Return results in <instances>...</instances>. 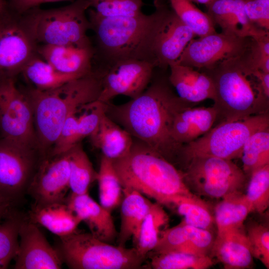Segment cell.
<instances>
[{"instance_id": "4", "label": "cell", "mask_w": 269, "mask_h": 269, "mask_svg": "<svg viewBox=\"0 0 269 269\" xmlns=\"http://www.w3.org/2000/svg\"><path fill=\"white\" fill-rule=\"evenodd\" d=\"M22 90L32 106L38 150L44 156L50 153L67 118L83 105L98 99L101 77L93 70L54 89Z\"/></svg>"}, {"instance_id": "45", "label": "cell", "mask_w": 269, "mask_h": 269, "mask_svg": "<svg viewBox=\"0 0 269 269\" xmlns=\"http://www.w3.org/2000/svg\"><path fill=\"white\" fill-rule=\"evenodd\" d=\"M255 73L266 95L269 97V73L256 69Z\"/></svg>"}, {"instance_id": "16", "label": "cell", "mask_w": 269, "mask_h": 269, "mask_svg": "<svg viewBox=\"0 0 269 269\" xmlns=\"http://www.w3.org/2000/svg\"><path fill=\"white\" fill-rule=\"evenodd\" d=\"M15 269H59L63 264L55 247L51 246L37 224L22 219L19 229Z\"/></svg>"}, {"instance_id": "7", "label": "cell", "mask_w": 269, "mask_h": 269, "mask_svg": "<svg viewBox=\"0 0 269 269\" xmlns=\"http://www.w3.org/2000/svg\"><path fill=\"white\" fill-rule=\"evenodd\" d=\"M55 248L63 263L72 269H136L145 259L134 247L114 246L77 230L60 237Z\"/></svg>"}, {"instance_id": "28", "label": "cell", "mask_w": 269, "mask_h": 269, "mask_svg": "<svg viewBox=\"0 0 269 269\" xmlns=\"http://www.w3.org/2000/svg\"><path fill=\"white\" fill-rule=\"evenodd\" d=\"M169 221V217L162 205L158 203L152 205L140 227L138 234L133 240L134 248L143 258L152 251L159 240L161 229Z\"/></svg>"}, {"instance_id": "33", "label": "cell", "mask_w": 269, "mask_h": 269, "mask_svg": "<svg viewBox=\"0 0 269 269\" xmlns=\"http://www.w3.org/2000/svg\"><path fill=\"white\" fill-rule=\"evenodd\" d=\"M154 253L150 266L154 269H206L214 264L210 256L181 252Z\"/></svg>"}, {"instance_id": "22", "label": "cell", "mask_w": 269, "mask_h": 269, "mask_svg": "<svg viewBox=\"0 0 269 269\" xmlns=\"http://www.w3.org/2000/svg\"><path fill=\"white\" fill-rule=\"evenodd\" d=\"M168 81L176 95L189 104L206 99H215V90L212 78L207 73L194 68L172 64L169 66Z\"/></svg>"}, {"instance_id": "39", "label": "cell", "mask_w": 269, "mask_h": 269, "mask_svg": "<svg viewBox=\"0 0 269 269\" xmlns=\"http://www.w3.org/2000/svg\"><path fill=\"white\" fill-rule=\"evenodd\" d=\"M105 111L106 103L98 100L85 104L78 110V131L80 141L86 137H90L96 131Z\"/></svg>"}, {"instance_id": "20", "label": "cell", "mask_w": 269, "mask_h": 269, "mask_svg": "<svg viewBox=\"0 0 269 269\" xmlns=\"http://www.w3.org/2000/svg\"><path fill=\"white\" fill-rule=\"evenodd\" d=\"M65 202L87 225L90 233L96 238L111 243L118 236L111 212L95 201L88 193L75 194L71 192Z\"/></svg>"}, {"instance_id": "9", "label": "cell", "mask_w": 269, "mask_h": 269, "mask_svg": "<svg viewBox=\"0 0 269 269\" xmlns=\"http://www.w3.org/2000/svg\"><path fill=\"white\" fill-rule=\"evenodd\" d=\"M181 171L188 188L212 198L224 199L242 193L246 183L247 175L242 169L232 160L217 157H194Z\"/></svg>"}, {"instance_id": "10", "label": "cell", "mask_w": 269, "mask_h": 269, "mask_svg": "<svg viewBox=\"0 0 269 269\" xmlns=\"http://www.w3.org/2000/svg\"><path fill=\"white\" fill-rule=\"evenodd\" d=\"M0 137L38 151L32 106L15 78L0 79Z\"/></svg>"}, {"instance_id": "29", "label": "cell", "mask_w": 269, "mask_h": 269, "mask_svg": "<svg viewBox=\"0 0 269 269\" xmlns=\"http://www.w3.org/2000/svg\"><path fill=\"white\" fill-rule=\"evenodd\" d=\"M251 212V208L243 193L222 199L214 209L217 233L244 227V222Z\"/></svg>"}, {"instance_id": "2", "label": "cell", "mask_w": 269, "mask_h": 269, "mask_svg": "<svg viewBox=\"0 0 269 269\" xmlns=\"http://www.w3.org/2000/svg\"><path fill=\"white\" fill-rule=\"evenodd\" d=\"M154 5L155 10L150 14L129 16L103 17L92 8L88 10L96 43L95 54L99 56L103 67L128 59L148 61L156 67L153 46L162 16L161 0H154Z\"/></svg>"}, {"instance_id": "44", "label": "cell", "mask_w": 269, "mask_h": 269, "mask_svg": "<svg viewBox=\"0 0 269 269\" xmlns=\"http://www.w3.org/2000/svg\"><path fill=\"white\" fill-rule=\"evenodd\" d=\"M9 8L15 13L20 15L25 12L43 3L75 0H6Z\"/></svg>"}, {"instance_id": "46", "label": "cell", "mask_w": 269, "mask_h": 269, "mask_svg": "<svg viewBox=\"0 0 269 269\" xmlns=\"http://www.w3.org/2000/svg\"><path fill=\"white\" fill-rule=\"evenodd\" d=\"M12 207L8 203L0 198V223L12 211Z\"/></svg>"}, {"instance_id": "6", "label": "cell", "mask_w": 269, "mask_h": 269, "mask_svg": "<svg viewBox=\"0 0 269 269\" xmlns=\"http://www.w3.org/2000/svg\"><path fill=\"white\" fill-rule=\"evenodd\" d=\"M87 0L49 9L33 8L19 15L24 28L38 44L92 46L87 36L90 29L86 11Z\"/></svg>"}, {"instance_id": "42", "label": "cell", "mask_w": 269, "mask_h": 269, "mask_svg": "<svg viewBox=\"0 0 269 269\" xmlns=\"http://www.w3.org/2000/svg\"><path fill=\"white\" fill-rule=\"evenodd\" d=\"M77 112L71 114L64 122L49 155L65 153L81 142L78 135Z\"/></svg>"}, {"instance_id": "1", "label": "cell", "mask_w": 269, "mask_h": 269, "mask_svg": "<svg viewBox=\"0 0 269 269\" xmlns=\"http://www.w3.org/2000/svg\"><path fill=\"white\" fill-rule=\"evenodd\" d=\"M189 104L166 82L155 81L140 95L124 104L106 103L105 112L134 138L181 167L184 145L173 138L171 130L177 113Z\"/></svg>"}, {"instance_id": "41", "label": "cell", "mask_w": 269, "mask_h": 269, "mask_svg": "<svg viewBox=\"0 0 269 269\" xmlns=\"http://www.w3.org/2000/svg\"><path fill=\"white\" fill-rule=\"evenodd\" d=\"M207 14L222 32L236 35L234 22V0H213L207 6Z\"/></svg>"}, {"instance_id": "30", "label": "cell", "mask_w": 269, "mask_h": 269, "mask_svg": "<svg viewBox=\"0 0 269 269\" xmlns=\"http://www.w3.org/2000/svg\"><path fill=\"white\" fill-rule=\"evenodd\" d=\"M68 154L71 192L75 194L87 193L90 185L97 179V172L94 170L81 142L70 149Z\"/></svg>"}, {"instance_id": "25", "label": "cell", "mask_w": 269, "mask_h": 269, "mask_svg": "<svg viewBox=\"0 0 269 269\" xmlns=\"http://www.w3.org/2000/svg\"><path fill=\"white\" fill-rule=\"evenodd\" d=\"M121 203V226L118 234V246L126 247L131 239L134 240L152 203L138 191L123 189Z\"/></svg>"}, {"instance_id": "24", "label": "cell", "mask_w": 269, "mask_h": 269, "mask_svg": "<svg viewBox=\"0 0 269 269\" xmlns=\"http://www.w3.org/2000/svg\"><path fill=\"white\" fill-rule=\"evenodd\" d=\"M93 145L112 160L123 157L130 151L134 137L131 134L103 114L96 131L90 136Z\"/></svg>"}, {"instance_id": "23", "label": "cell", "mask_w": 269, "mask_h": 269, "mask_svg": "<svg viewBox=\"0 0 269 269\" xmlns=\"http://www.w3.org/2000/svg\"><path fill=\"white\" fill-rule=\"evenodd\" d=\"M217 119V112L210 107H190L182 109L175 116L171 130L173 138L184 145L208 132Z\"/></svg>"}, {"instance_id": "5", "label": "cell", "mask_w": 269, "mask_h": 269, "mask_svg": "<svg viewBox=\"0 0 269 269\" xmlns=\"http://www.w3.org/2000/svg\"><path fill=\"white\" fill-rule=\"evenodd\" d=\"M246 52L204 70L214 83L213 106L221 122L269 112V97L264 91Z\"/></svg>"}, {"instance_id": "8", "label": "cell", "mask_w": 269, "mask_h": 269, "mask_svg": "<svg viewBox=\"0 0 269 269\" xmlns=\"http://www.w3.org/2000/svg\"><path fill=\"white\" fill-rule=\"evenodd\" d=\"M268 127L269 113L236 121L221 122L203 135L183 145L181 170L195 156H214L232 160L240 157L249 137Z\"/></svg>"}, {"instance_id": "35", "label": "cell", "mask_w": 269, "mask_h": 269, "mask_svg": "<svg viewBox=\"0 0 269 269\" xmlns=\"http://www.w3.org/2000/svg\"><path fill=\"white\" fill-rule=\"evenodd\" d=\"M23 219L12 211L0 223V269H6L16 256L19 229Z\"/></svg>"}, {"instance_id": "18", "label": "cell", "mask_w": 269, "mask_h": 269, "mask_svg": "<svg viewBox=\"0 0 269 269\" xmlns=\"http://www.w3.org/2000/svg\"><path fill=\"white\" fill-rule=\"evenodd\" d=\"M215 238L212 231L189 225L181 221L177 225L162 231L152 251L210 256Z\"/></svg>"}, {"instance_id": "26", "label": "cell", "mask_w": 269, "mask_h": 269, "mask_svg": "<svg viewBox=\"0 0 269 269\" xmlns=\"http://www.w3.org/2000/svg\"><path fill=\"white\" fill-rule=\"evenodd\" d=\"M29 216L30 221L44 227L59 238L75 232L82 222L65 202L33 204Z\"/></svg>"}, {"instance_id": "43", "label": "cell", "mask_w": 269, "mask_h": 269, "mask_svg": "<svg viewBox=\"0 0 269 269\" xmlns=\"http://www.w3.org/2000/svg\"><path fill=\"white\" fill-rule=\"evenodd\" d=\"M244 7L249 21L257 28L269 32V0H244Z\"/></svg>"}, {"instance_id": "40", "label": "cell", "mask_w": 269, "mask_h": 269, "mask_svg": "<svg viewBox=\"0 0 269 269\" xmlns=\"http://www.w3.org/2000/svg\"><path fill=\"white\" fill-rule=\"evenodd\" d=\"M246 233L253 258L259 260L269 269V228L257 223L250 224Z\"/></svg>"}, {"instance_id": "3", "label": "cell", "mask_w": 269, "mask_h": 269, "mask_svg": "<svg viewBox=\"0 0 269 269\" xmlns=\"http://www.w3.org/2000/svg\"><path fill=\"white\" fill-rule=\"evenodd\" d=\"M113 163L123 189L136 190L161 205L174 207L184 198L198 197L180 170L136 138L130 152Z\"/></svg>"}, {"instance_id": "31", "label": "cell", "mask_w": 269, "mask_h": 269, "mask_svg": "<svg viewBox=\"0 0 269 269\" xmlns=\"http://www.w3.org/2000/svg\"><path fill=\"white\" fill-rule=\"evenodd\" d=\"M96 180L100 204L111 212L121 204L123 196V187L112 160L102 156Z\"/></svg>"}, {"instance_id": "38", "label": "cell", "mask_w": 269, "mask_h": 269, "mask_svg": "<svg viewBox=\"0 0 269 269\" xmlns=\"http://www.w3.org/2000/svg\"><path fill=\"white\" fill-rule=\"evenodd\" d=\"M90 7L103 17L129 16L142 13V0H87Z\"/></svg>"}, {"instance_id": "34", "label": "cell", "mask_w": 269, "mask_h": 269, "mask_svg": "<svg viewBox=\"0 0 269 269\" xmlns=\"http://www.w3.org/2000/svg\"><path fill=\"white\" fill-rule=\"evenodd\" d=\"M170 6L180 19L197 36L216 32L207 13L197 8L191 0H168Z\"/></svg>"}, {"instance_id": "48", "label": "cell", "mask_w": 269, "mask_h": 269, "mask_svg": "<svg viewBox=\"0 0 269 269\" xmlns=\"http://www.w3.org/2000/svg\"><path fill=\"white\" fill-rule=\"evenodd\" d=\"M191 0L194 2H197L198 3L204 4L207 6L213 0Z\"/></svg>"}, {"instance_id": "19", "label": "cell", "mask_w": 269, "mask_h": 269, "mask_svg": "<svg viewBox=\"0 0 269 269\" xmlns=\"http://www.w3.org/2000/svg\"><path fill=\"white\" fill-rule=\"evenodd\" d=\"M37 54L58 71L83 76L93 71V46L39 44Z\"/></svg>"}, {"instance_id": "36", "label": "cell", "mask_w": 269, "mask_h": 269, "mask_svg": "<svg viewBox=\"0 0 269 269\" xmlns=\"http://www.w3.org/2000/svg\"><path fill=\"white\" fill-rule=\"evenodd\" d=\"M174 207L183 216L182 221L186 224L211 231L215 225L208 205L199 197L183 198Z\"/></svg>"}, {"instance_id": "17", "label": "cell", "mask_w": 269, "mask_h": 269, "mask_svg": "<svg viewBox=\"0 0 269 269\" xmlns=\"http://www.w3.org/2000/svg\"><path fill=\"white\" fill-rule=\"evenodd\" d=\"M162 16L153 51L156 67L166 69L174 64L196 35L177 16L170 5L161 0Z\"/></svg>"}, {"instance_id": "32", "label": "cell", "mask_w": 269, "mask_h": 269, "mask_svg": "<svg viewBox=\"0 0 269 269\" xmlns=\"http://www.w3.org/2000/svg\"><path fill=\"white\" fill-rule=\"evenodd\" d=\"M240 158L247 175L269 164V127L252 134L245 143Z\"/></svg>"}, {"instance_id": "13", "label": "cell", "mask_w": 269, "mask_h": 269, "mask_svg": "<svg viewBox=\"0 0 269 269\" xmlns=\"http://www.w3.org/2000/svg\"><path fill=\"white\" fill-rule=\"evenodd\" d=\"M154 64L134 59L121 60L97 70L101 81L98 101L108 103L117 96L134 99L148 87L153 77Z\"/></svg>"}, {"instance_id": "21", "label": "cell", "mask_w": 269, "mask_h": 269, "mask_svg": "<svg viewBox=\"0 0 269 269\" xmlns=\"http://www.w3.org/2000/svg\"><path fill=\"white\" fill-rule=\"evenodd\" d=\"M210 254L226 269H250L254 264L244 227L217 233Z\"/></svg>"}, {"instance_id": "11", "label": "cell", "mask_w": 269, "mask_h": 269, "mask_svg": "<svg viewBox=\"0 0 269 269\" xmlns=\"http://www.w3.org/2000/svg\"><path fill=\"white\" fill-rule=\"evenodd\" d=\"M42 156L0 137V198L12 206L27 194Z\"/></svg>"}, {"instance_id": "49", "label": "cell", "mask_w": 269, "mask_h": 269, "mask_svg": "<svg viewBox=\"0 0 269 269\" xmlns=\"http://www.w3.org/2000/svg\"><path fill=\"white\" fill-rule=\"evenodd\" d=\"M0 14H1L0 13Z\"/></svg>"}, {"instance_id": "47", "label": "cell", "mask_w": 269, "mask_h": 269, "mask_svg": "<svg viewBox=\"0 0 269 269\" xmlns=\"http://www.w3.org/2000/svg\"><path fill=\"white\" fill-rule=\"evenodd\" d=\"M9 10L6 0H0V13L3 14Z\"/></svg>"}, {"instance_id": "15", "label": "cell", "mask_w": 269, "mask_h": 269, "mask_svg": "<svg viewBox=\"0 0 269 269\" xmlns=\"http://www.w3.org/2000/svg\"><path fill=\"white\" fill-rule=\"evenodd\" d=\"M68 151L42 157L27 190L36 205L64 202L69 188Z\"/></svg>"}, {"instance_id": "27", "label": "cell", "mask_w": 269, "mask_h": 269, "mask_svg": "<svg viewBox=\"0 0 269 269\" xmlns=\"http://www.w3.org/2000/svg\"><path fill=\"white\" fill-rule=\"evenodd\" d=\"M21 74L33 85V88L39 90L54 89L82 77L58 71L37 53L27 62Z\"/></svg>"}, {"instance_id": "14", "label": "cell", "mask_w": 269, "mask_h": 269, "mask_svg": "<svg viewBox=\"0 0 269 269\" xmlns=\"http://www.w3.org/2000/svg\"><path fill=\"white\" fill-rule=\"evenodd\" d=\"M38 44L21 24L18 14L9 10L0 15V79L15 78Z\"/></svg>"}, {"instance_id": "12", "label": "cell", "mask_w": 269, "mask_h": 269, "mask_svg": "<svg viewBox=\"0 0 269 269\" xmlns=\"http://www.w3.org/2000/svg\"><path fill=\"white\" fill-rule=\"evenodd\" d=\"M252 40V37L215 32L191 40L174 63L209 69L224 61L244 55Z\"/></svg>"}, {"instance_id": "37", "label": "cell", "mask_w": 269, "mask_h": 269, "mask_svg": "<svg viewBox=\"0 0 269 269\" xmlns=\"http://www.w3.org/2000/svg\"><path fill=\"white\" fill-rule=\"evenodd\" d=\"M250 176L244 195L252 212L262 214L269 206V164L253 171Z\"/></svg>"}]
</instances>
